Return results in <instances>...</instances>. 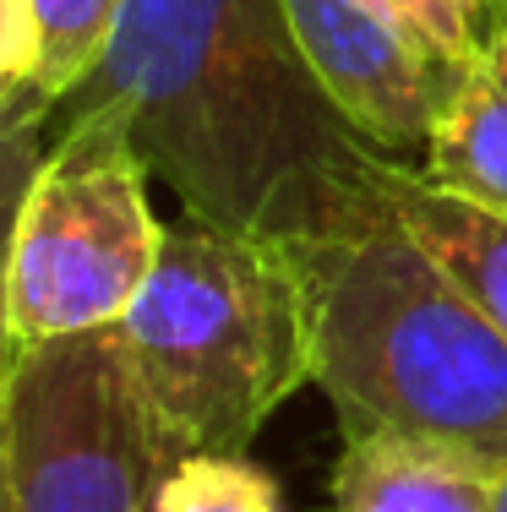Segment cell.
<instances>
[{
	"label": "cell",
	"mask_w": 507,
	"mask_h": 512,
	"mask_svg": "<svg viewBox=\"0 0 507 512\" xmlns=\"http://www.w3.org/2000/svg\"><path fill=\"white\" fill-rule=\"evenodd\" d=\"M55 109H110L197 224L284 246L393 213L409 169L333 109L284 0H126Z\"/></svg>",
	"instance_id": "cell-1"
},
{
	"label": "cell",
	"mask_w": 507,
	"mask_h": 512,
	"mask_svg": "<svg viewBox=\"0 0 507 512\" xmlns=\"http://www.w3.org/2000/svg\"><path fill=\"white\" fill-rule=\"evenodd\" d=\"M311 382L344 436L404 431L507 469V338L415 246L398 213L295 246Z\"/></svg>",
	"instance_id": "cell-2"
},
{
	"label": "cell",
	"mask_w": 507,
	"mask_h": 512,
	"mask_svg": "<svg viewBox=\"0 0 507 512\" xmlns=\"http://www.w3.org/2000/svg\"><path fill=\"white\" fill-rule=\"evenodd\" d=\"M115 333L164 463L246 453L273 409L311 382V300L295 246L197 218L164 229L159 262Z\"/></svg>",
	"instance_id": "cell-3"
},
{
	"label": "cell",
	"mask_w": 507,
	"mask_h": 512,
	"mask_svg": "<svg viewBox=\"0 0 507 512\" xmlns=\"http://www.w3.org/2000/svg\"><path fill=\"white\" fill-rule=\"evenodd\" d=\"M60 137L44 148L11 235L6 327L11 344L120 327L148 284L164 224L148 202V164L110 109H55Z\"/></svg>",
	"instance_id": "cell-4"
},
{
	"label": "cell",
	"mask_w": 507,
	"mask_h": 512,
	"mask_svg": "<svg viewBox=\"0 0 507 512\" xmlns=\"http://www.w3.org/2000/svg\"><path fill=\"white\" fill-rule=\"evenodd\" d=\"M164 469L115 327L11 355L0 512H148Z\"/></svg>",
	"instance_id": "cell-5"
},
{
	"label": "cell",
	"mask_w": 507,
	"mask_h": 512,
	"mask_svg": "<svg viewBox=\"0 0 507 512\" xmlns=\"http://www.w3.org/2000/svg\"><path fill=\"white\" fill-rule=\"evenodd\" d=\"M284 17L338 115L377 153L420 169L464 66L404 33L371 0H284Z\"/></svg>",
	"instance_id": "cell-6"
},
{
	"label": "cell",
	"mask_w": 507,
	"mask_h": 512,
	"mask_svg": "<svg viewBox=\"0 0 507 512\" xmlns=\"http://www.w3.org/2000/svg\"><path fill=\"white\" fill-rule=\"evenodd\" d=\"M507 469L404 431L344 436L333 512H502Z\"/></svg>",
	"instance_id": "cell-7"
},
{
	"label": "cell",
	"mask_w": 507,
	"mask_h": 512,
	"mask_svg": "<svg viewBox=\"0 0 507 512\" xmlns=\"http://www.w3.org/2000/svg\"><path fill=\"white\" fill-rule=\"evenodd\" d=\"M420 175L431 186L507 213V28L486 22L475 60L464 66L437 131L426 142Z\"/></svg>",
	"instance_id": "cell-8"
},
{
	"label": "cell",
	"mask_w": 507,
	"mask_h": 512,
	"mask_svg": "<svg viewBox=\"0 0 507 512\" xmlns=\"http://www.w3.org/2000/svg\"><path fill=\"white\" fill-rule=\"evenodd\" d=\"M393 213L415 246L475 300V311L507 338V213L431 186L420 169H404L393 186Z\"/></svg>",
	"instance_id": "cell-9"
},
{
	"label": "cell",
	"mask_w": 507,
	"mask_h": 512,
	"mask_svg": "<svg viewBox=\"0 0 507 512\" xmlns=\"http://www.w3.org/2000/svg\"><path fill=\"white\" fill-rule=\"evenodd\" d=\"M148 512H284V491L246 453H186L159 474Z\"/></svg>",
	"instance_id": "cell-10"
},
{
	"label": "cell",
	"mask_w": 507,
	"mask_h": 512,
	"mask_svg": "<svg viewBox=\"0 0 507 512\" xmlns=\"http://www.w3.org/2000/svg\"><path fill=\"white\" fill-rule=\"evenodd\" d=\"M126 0H33L39 17V99L60 104L66 93H77L88 82V71L99 66L104 44L115 33V17Z\"/></svg>",
	"instance_id": "cell-11"
},
{
	"label": "cell",
	"mask_w": 507,
	"mask_h": 512,
	"mask_svg": "<svg viewBox=\"0 0 507 512\" xmlns=\"http://www.w3.org/2000/svg\"><path fill=\"white\" fill-rule=\"evenodd\" d=\"M50 115H55V104H44V99L0 115V349H17L6 327V267H11V235H17L22 197H28L33 175L44 164V126H50Z\"/></svg>",
	"instance_id": "cell-12"
},
{
	"label": "cell",
	"mask_w": 507,
	"mask_h": 512,
	"mask_svg": "<svg viewBox=\"0 0 507 512\" xmlns=\"http://www.w3.org/2000/svg\"><path fill=\"white\" fill-rule=\"evenodd\" d=\"M382 17H393L404 33H415L420 44H431L437 55L469 66L480 44V28H486V11L475 0H371Z\"/></svg>",
	"instance_id": "cell-13"
},
{
	"label": "cell",
	"mask_w": 507,
	"mask_h": 512,
	"mask_svg": "<svg viewBox=\"0 0 507 512\" xmlns=\"http://www.w3.org/2000/svg\"><path fill=\"white\" fill-rule=\"evenodd\" d=\"M39 17L33 0H0V115L39 99Z\"/></svg>",
	"instance_id": "cell-14"
},
{
	"label": "cell",
	"mask_w": 507,
	"mask_h": 512,
	"mask_svg": "<svg viewBox=\"0 0 507 512\" xmlns=\"http://www.w3.org/2000/svg\"><path fill=\"white\" fill-rule=\"evenodd\" d=\"M11 355H17V349H0V436H6V376H11Z\"/></svg>",
	"instance_id": "cell-15"
},
{
	"label": "cell",
	"mask_w": 507,
	"mask_h": 512,
	"mask_svg": "<svg viewBox=\"0 0 507 512\" xmlns=\"http://www.w3.org/2000/svg\"><path fill=\"white\" fill-rule=\"evenodd\" d=\"M486 22H502V28H507V0H502V6H486Z\"/></svg>",
	"instance_id": "cell-16"
},
{
	"label": "cell",
	"mask_w": 507,
	"mask_h": 512,
	"mask_svg": "<svg viewBox=\"0 0 507 512\" xmlns=\"http://www.w3.org/2000/svg\"><path fill=\"white\" fill-rule=\"evenodd\" d=\"M475 6H480V11H486V6H502V0H475Z\"/></svg>",
	"instance_id": "cell-17"
},
{
	"label": "cell",
	"mask_w": 507,
	"mask_h": 512,
	"mask_svg": "<svg viewBox=\"0 0 507 512\" xmlns=\"http://www.w3.org/2000/svg\"><path fill=\"white\" fill-rule=\"evenodd\" d=\"M502 512H507V480H502Z\"/></svg>",
	"instance_id": "cell-18"
}]
</instances>
